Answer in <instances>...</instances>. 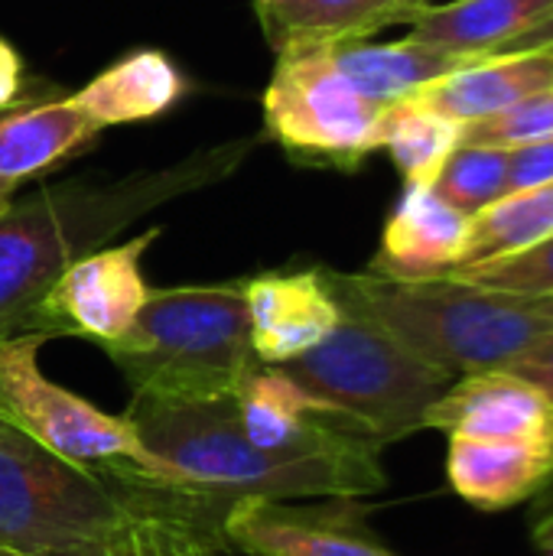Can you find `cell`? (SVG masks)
<instances>
[{
    "instance_id": "ac0fdd59",
    "label": "cell",
    "mask_w": 553,
    "mask_h": 556,
    "mask_svg": "<svg viewBox=\"0 0 553 556\" xmlns=\"http://www.w3.org/2000/svg\"><path fill=\"white\" fill-rule=\"evenodd\" d=\"M548 88H553V49L473 59L427 81L414 98L460 124H469Z\"/></svg>"
},
{
    "instance_id": "5bb4252c",
    "label": "cell",
    "mask_w": 553,
    "mask_h": 556,
    "mask_svg": "<svg viewBox=\"0 0 553 556\" xmlns=\"http://www.w3.org/2000/svg\"><path fill=\"white\" fill-rule=\"evenodd\" d=\"M469 248V215L453 208L433 186H407L385 222L372 274L394 280L450 277Z\"/></svg>"
},
{
    "instance_id": "4316f807",
    "label": "cell",
    "mask_w": 553,
    "mask_h": 556,
    "mask_svg": "<svg viewBox=\"0 0 553 556\" xmlns=\"http://www.w3.org/2000/svg\"><path fill=\"white\" fill-rule=\"evenodd\" d=\"M505 368L515 371L518 378L538 384L544 394H551L553 397V332L535 339V342H531L521 355H515Z\"/></svg>"
},
{
    "instance_id": "ffe728a7",
    "label": "cell",
    "mask_w": 553,
    "mask_h": 556,
    "mask_svg": "<svg viewBox=\"0 0 553 556\" xmlns=\"http://www.w3.org/2000/svg\"><path fill=\"white\" fill-rule=\"evenodd\" d=\"M553 13V0H450L424 3L411 16V39L463 59L502 52Z\"/></svg>"
},
{
    "instance_id": "52a82bcc",
    "label": "cell",
    "mask_w": 553,
    "mask_h": 556,
    "mask_svg": "<svg viewBox=\"0 0 553 556\" xmlns=\"http://www.w3.org/2000/svg\"><path fill=\"white\" fill-rule=\"evenodd\" d=\"M381 104L368 101L332 62L329 46L277 55L264 91V134L293 160L332 169H359L378 150Z\"/></svg>"
},
{
    "instance_id": "4fadbf2b",
    "label": "cell",
    "mask_w": 553,
    "mask_h": 556,
    "mask_svg": "<svg viewBox=\"0 0 553 556\" xmlns=\"http://www.w3.org/2000/svg\"><path fill=\"white\" fill-rule=\"evenodd\" d=\"M222 521V511L196 498L134 489V502L114 528L42 556H231Z\"/></svg>"
},
{
    "instance_id": "603a6c76",
    "label": "cell",
    "mask_w": 553,
    "mask_h": 556,
    "mask_svg": "<svg viewBox=\"0 0 553 556\" xmlns=\"http://www.w3.org/2000/svg\"><path fill=\"white\" fill-rule=\"evenodd\" d=\"M553 235V179L518 189L469 218V248L463 267L518 254ZM460 267V270H463Z\"/></svg>"
},
{
    "instance_id": "4dcf8cb0",
    "label": "cell",
    "mask_w": 553,
    "mask_h": 556,
    "mask_svg": "<svg viewBox=\"0 0 553 556\" xmlns=\"http://www.w3.org/2000/svg\"><path fill=\"white\" fill-rule=\"evenodd\" d=\"M0 556H26V554H16V551H7V547H0Z\"/></svg>"
},
{
    "instance_id": "1f68e13d",
    "label": "cell",
    "mask_w": 553,
    "mask_h": 556,
    "mask_svg": "<svg viewBox=\"0 0 553 556\" xmlns=\"http://www.w3.org/2000/svg\"><path fill=\"white\" fill-rule=\"evenodd\" d=\"M231 556H241V554H231Z\"/></svg>"
},
{
    "instance_id": "277c9868",
    "label": "cell",
    "mask_w": 553,
    "mask_h": 556,
    "mask_svg": "<svg viewBox=\"0 0 553 556\" xmlns=\"http://www.w3.org/2000/svg\"><path fill=\"white\" fill-rule=\"evenodd\" d=\"M108 358L140 397H231L261 365L241 283L150 290Z\"/></svg>"
},
{
    "instance_id": "5b68a950",
    "label": "cell",
    "mask_w": 553,
    "mask_h": 556,
    "mask_svg": "<svg viewBox=\"0 0 553 556\" xmlns=\"http://www.w3.org/2000/svg\"><path fill=\"white\" fill-rule=\"evenodd\" d=\"M277 368L381 446L424 430L427 410L456 381L352 306L316 349Z\"/></svg>"
},
{
    "instance_id": "3957f363",
    "label": "cell",
    "mask_w": 553,
    "mask_h": 556,
    "mask_svg": "<svg viewBox=\"0 0 553 556\" xmlns=\"http://www.w3.org/2000/svg\"><path fill=\"white\" fill-rule=\"evenodd\" d=\"M342 306L385 326L401 345L450 378L505 368L535 339L553 332V296H521L456 277L394 280L326 270Z\"/></svg>"
},
{
    "instance_id": "484cf974",
    "label": "cell",
    "mask_w": 553,
    "mask_h": 556,
    "mask_svg": "<svg viewBox=\"0 0 553 556\" xmlns=\"http://www.w3.org/2000/svg\"><path fill=\"white\" fill-rule=\"evenodd\" d=\"M450 277L502 290V293H521V296H553V235L499 261L473 264L463 270H453Z\"/></svg>"
},
{
    "instance_id": "d4e9b609",
    "label": "cell",
    "mask_w": 553,
    "mask_h": 556,
    "mask_svg": "<svg viewBox=\"0 0 553 556\" xmlns=\"http://www.w3.org/2000/svg\"><path fill=\"white\" fill-rule=\"evenodd\" d=\"M553 137V88L521 98L489 117L463 124V143L515 150L535 140Z\"/></svg>"
},
{
    "instance_id": "7402d4cb",
    "label": "cell",
    "mask_w": 553,
    "mask_h": 556,
    "mask_svg": "<svg viewBox=\"0 0 553 556\" xmlns=\"http://www.w3.org/2000/svg\"><path fill=\"white\" fill-rule=\"evenodd\" d=\"M375 143L391 153L407 186H433L463 143V124L407 94L381 108Z\"/></svg>"
},
{
    "instance_id": "6da1fadb",
    "label": "cell",
    "mask_w": 553,
    "mask_h": 556,
    "mask_svg": "<svg viewBox=\"0 0 553 556\" xmlns=\"http://www.w3.org/2000/svg\"><path fill=\"white\" fill-rule=\"evenodd\" d=\"M124 417L147 450V466L117 482L196 498L222 515L251 498H365L388 485L385 446L365 433L303 450L254 446L238 424L235 394L202 401L134 394Z\"/></svg>"
},
{
    "instance_id": "30bf717a",
    "label": "cell",
    "mask_w": 553,
    "mask_h": 556,
    "mask_svg": "<svg viewBox=\"0 0 553 556\" xmlns=\"http://www.w3.org/2000/svg\"><path fill=\"white\" fill-rule=\"evenodd\" d=\"M231 554L241 556H398L365 525L355 498L297 502H238L222 521Z\"/></svg>"
},
{
    "instance_id": "cb8c5ba5",
    "label": "cell",
    "mask_w": 553,
    "mask_h": 556,
    "mask_svg": "<svg viewBox=\"0 0 553 556\" xmlns=\"http://www.w3.org/2000/svg\"><path fill=\"white\" fill-rule=\"evenodd\" d=\"M433 192L463 215H479L502 195H508V150L460 143L433 182Z\"/></svg>"
},
{
    "instance_id": "f546056e",
    "label": "cell",
    "mask_w": 553,
    "mask_h": 556,
    "mask_svg": "<svg viewBox=\"0 0 553 556\" xmlns=\"http://www.w3.org/2000/svg\"><path fill=\"white\" fill-rule=\"evenodd\" d=\"M541 49H553V13L548 20H541L538 26H531L528 33H521L515 42H508L502 52L495 55H515V52H541Z\"/></svg>"
},
{
    "instance_id": "9a60e30c",
    "label": "cell",
    "mask_w": 553,
    "mask_h": 556,
    "mask_svg": "<svg viewBox=\"0 0 553 556\" xmlns=\"http://www.w3.org/2000/svg\"><path fill=\"white\" fill-rule=\"evenodd\" d=\"M98 137L72 98H33L0 111V212L20 186L52 173Z\"/></svg>"
},
{
    "instance_id": "7a4b0ae2",
    "label": "cell",
    "mask_w": 553,
    "mask_h": 556,
    "mask_svg": "<svg viewBox=\"0 0 553 556\" xmlns=\"http://www.w3.org/2000/svg\"><path fill=\"white\" fill-rule=\"evenodd\" d=\"M257 140L199 150L114 182H59L0 212V339L33 329V313L59 274L104 248L150 208L212 186L238 169Z\"/></svg>"
},
{
    "instance_id": "8fae6325",
    "label": "cell",
    "mask_w": 553,
    "mask_h": 556,
    "mask_svg": "<svg viewBox=\"0 0 553 556\" xmlns=\"http://www.w3.org/2000/svg\"><path fill=\"white\" fill-rule=\"evenodd\" d=\"M251 342L261 365H287L316 349L342 319L326 267L271 270L244 280Z\"/></svg>"
},
{
    "instance_id": "d6986e66",
    "label": "cell",
    "mask_w": 553,
    "mask_h": 556,
    "mask_svg": "<svg viewBox=\"0 0 553 556\" xmlns=\"http://www.w3.org/2000/svg\"><path fill=\"white\" fill-rule=\"evenodd\" d=\"M189 81L166 52L134 49L98 72L81 91H75L72 104L101 130L166 114L183 101Z\"/></svg>"
},
{
    "instance_id": "7c38bea8",
    "label": "cell",
    "mask_w": 553,
    "mask_h": 556,
    "mask_svg": "<svg viewBox=\"0 0 553 556\" xmlns=\"http://www.w3.org/2000/svg\"><path fill=\"white\" fill-rule=\"evenodd\" d=\"M424 430L469 440L553 443V397L508 368L463 375L433 401Z\"/></svg>"
},
{
    "instance_id": "f1b7e54d",
    "label": "cell",
    "mask_w": 553,
    "mask_h": 556,
    "mask_svg": "<svg viewBox=\"0 0 553 556\" xmlns=\"http://www.w3.org/2000/svg\"><path fill=\"white\" fill-rule=\"evenodd\" d=\"M531 541L541 554H553V482L541 492V502L531 515Z\"/></svg>"
},
{
    "instance_id": "e0dca14e",
    "label": "cell",
    "mask_w": 553,
    "mask_h": 556,
    "mask_svg": "<svg viewBox=\"0 0 553 556\" xmlns=\"http://www.w3.org/2000/svg\"><path fill=\"white\" fill-rule=\"evenodd\" d=\"M430 0H254L261 33L277 55L359 42L411 16Z\"/></svg>"
},
{
    "instance_id": "ba28073f",
    "label": "cell",
    "mask_w": 553,
    "mask_h": 556,
    "mask_svg": "<svg viewBox=\"0 0 553 556\" xmlns=\"http://www.w3.org/2000/svg\"><path fill=\"white\" fill-rule=\"evenodd\" d=\"M42 342L39 332L0 339V414L55 456L114 482L143 469L147 450L127 417L104 414L42 375Z\"/></svg>"
},
{
    "instance_id": "8992f818",
    "label": "cell",
    "mask_w": 553,
    "mask_h": 556,
    "mask_svg": "<svg viewBox=\"0 0 553 556\" xmlns=\"http://www.w3.org/2000/svg\"><path fill=\"white\" fill-rule=\"evenodd\" d=\"M130 502L134 485L55 456L0 414V547L42 556L91 541Z\"/></svg>"
},
{
    "instance_id": "2e32d148",
    "label": "cell",
    "mask_w": 553,
    "mask_h": 556,
    "mask_svg": "<svg viewBox=\"0 0 553 556\" xmlns=\"http://www.w3.org/2000/svg\"><path fill=\"white\" fill-rule=\"evenodd\" d=\"M450 489L479 511H505L538 498L553 482V443L450 437Z\"/></svg>"
},
{
    "instance_id": "44dd1931",
    "label": "cell",
    "mask_w": 553,
    "mask_h": 556,
    "mask_svg": "<svg viewBox=\"0 0 553 556\" xmlns=\"http://www.w3.org/2000/svg\"><path fill=\"white\" fill-rule=\"evenodd\" d=\"M329 55L336 62V68L375 104H391L401 101L407 94H414L417 88H424L427 81L473 62L463 55H450L443 49H433L427 42L417 39H398V42H339L329 46Z\"/></svg>"
},
{
    "instance_id": "83f0119b",
    "label": "cell",
    "mask_w": 553,
    "mask_h": 556,
    "mask_svg": "<svg viewBox=\"0 0 553 556\" xmlns=\"http://www.w3.org/2000/svg\"><path fill=\"white\" fill-rule=\"evenodd\" d=\"M23 85H26V68H23V59L16 52V46L10 39L0 36V111L20 104V94H23Z\"/></svg>"
},
{
    "instance_id": "9c48e42d",
    "label": "cell",
    "mask_w": 553,
    "mask_h": 556,
    "mask_svg": "<svg viewBox=\"0 0 553 556\" xmlns=\"http://www.w3.org/2000/svg\"><path fill=\"white\" fill-rule=\"evenodd\" d=\"M156 238L160 231L150 228L124 244H104L72 261L39 300L29 332L46 339L75 336L101 349L117 342L150 296L140 261Z\"/></svg>"
}]
</instances>
